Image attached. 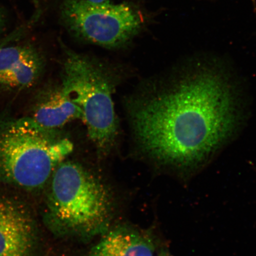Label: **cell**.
<instances>
[{
    "label": "cell",
    "mask_w": 256,
    "mask_h": 256,
    "mask_svg": "<svg viewBox=\"0 0 256 256\" xmlns=\"http://www.w3.org/2000/svg\"><path fill=\"white\" fill-rule=\"evenodd\" d=\"M62 89L81 108L90 138L99 150L110 148L118 121L108 76L88 58L67 52Z\"/></svg>",
    "instance_id": "obj_4"
},
{
    "label": "cell",
    "mask_w": 256,
    "mask_h": 256,
    "mask_svg": "<svg viewBox=\"0 0 256 256\" xmlns=\"http://www.w3.org/2000/svg\"><path fill=\"white\" fill-rule=\"evenodd\" d=\"M4 44V42H3L2 44V42H0V47L2 46L3 44Z\"/></svg>",
    "instance_id": "obj_12"
},
{
    "label": "cell",
    "mask_w": 256,
    "mask_h": 256,
    "mask_svg": "<svg viewBox=\"0 0 256 256\" xmlns=\"http://www.w3.org/2000/svg\"><path fill=\"white\" fill-rule=\"evenodd\" d=\"M50 179L46 220L54 231L87 238L107 229L112 198L97 177L78 163L63 162Z\"/></svg>",
    "instance_id": "obj_2"
},
{
    "label": "cell",
    "mask_w": 256,
    "mask_h": 256,
    "mask_svg": "<svg viewBox=\"0 0 256 256\" xmlns=\"http://www.w3.org/2000/svg\"><path fill=\"white\" fill-rule=\"evenodd\" d=\"M4 17H3V15L2 14L1 11H0V31L2 30L3 26H4Z\"/></svg>",
    "instance_id": "obj_11"
},
{
    "label": "cell",
    "mask_w": 256,
    "mask_h": 256,
    "mask_svg": "<svg viewBox=\"0 0 256 256\" xmlns=\"http://www.w3.org/2000/svg\"><path fill=\"white\" fill-rule=\"evenodd\" d=\"M30 118L0 124V182L34 190L46 184L74 149Z\"/></svg>",
    "instance_id": "obj_3"
},
{
    "label": "cell",
    "mask_w": 256,
    "mask_h": 256,
    "mask_svg": "<svg viewBox=\"0 0 256 256\" xmlns=\"http://www.w3.org/2000/svg\"><path fill=\"white\" fill-rule=\"evenodd\" d=\"M35 236L28 210L14 201L0 199V256H30Z\"/></svg>",
    "instance_id": "obj_6"
},
{
    "label": "cell",
    "mask_w": 256,
    "mask_h": 256,
    "mask_svg": "<svg viewBox=\"0 0 256 256\" xmlns=\"http://www.w3.org/2000/svg\"><path fill=\"white\" fill-rule=\"evenodd\" d=\"M151 236L120 228L106 234L92 250L89 256H154Z\"/></svg>",
    "instance_id": "obj_8"
},
{
    "label": "cell",
    "mask_w": 256,
    "mask_h": 256,
    "mask_svg": "<svg viewBox=\"0 0 256 256\" xmlns=\"http://www.w3.org/2000/svg\"><path fill=\"white\" fill-rule=\"evenodd\" d=\"M64 24L76 36L108 48L123 46L142 30L140 12L128 3H94L66 0L62 5Z\"/></svg>",
    "instance_id": "obj_5"
},
{
    "label": "cell",
    "mask_w": 256,
    "mask_h": 256,
    "mask_svg": "<svg viewBox=\"0 0 256 256\" xmlns=\"http://www.w3.org/2000/svg\"><path fill=\"white\" fill-rule=\"evenodd\" d=\"M82 118L81 108L60 89L40 102L30 119L44 129L55 130L70 121Z\"/></svg>",
    "instance_id": "obj_9"
},
{
    "label": "cell",
    "mask_w": 256,
    "mask_h": 256,
    "mask_svg": "<svg viewBox=\"0 0 256 256\" xmlns=\"http://www.w3.org/2000/svg\"><path fill=\"white\" fill-rule=\"evenodd\" d=\"M42 62L28 46L0 47V84L12 88L33 85L42 70Z\"/></svg>",
    "instance_id": "obj_7"
},
{
    "label": "cell",
    "mask_w": 256,
    "mask_h": 256,
    "mask_svg": "<svg viewBox=\"0 0 256 256\" xmlns=\"http://www.w3.org/2000/svg\"><path fill=\"white\" fill-rule=\"evenodd\" d=\"M158 256H172L168 250L162 249L158 252Z\"/></svg>",
    "instance_id": "obj_10"
},
{
    "label": "cell",
    "mask_w": 256,
    "mask_h": 256,
    "mask_svg": "<svg viewBox=\"0 0 256 256\" xmlns=\"http://www.w3.org/2000/svg\"><path fill=\"white\" fill-rule=\"evenodd\" d=\"M246 95L238 74L222 59L192 57L133 104L134 134L158 164L190 174L238 136L248 115Z\"/></svg>",
    "instance_id": "obj_1"
}]
</instances>
